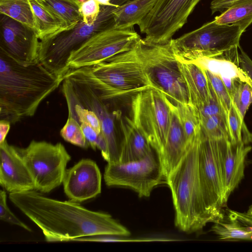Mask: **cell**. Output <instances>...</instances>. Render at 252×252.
<instances>
[{"mask_svg":"<svg viewBox=\"0 0 252 252\" xmlns=\"http://www.w3.org/2000/svg\"><path fill=\"white\" fill-rule=\"evenodd\" d=\"M200 131L188 143L176 167L166 179L175 211V225L186 233L201 230L213 220L205 204L199 178Z\"/></svg>","mask_w":252,"mask_h":252,"instance_id":"obj_3","label":"cell"},{"mask_svg":"<svg viewBox=\"0 0 252 252\" xmlns=\"http://www.w3.org/2000/svg\"><path fill=\"white\" fill-rule=\"evenodd\" d=\"M128 0H112L109 5H101L95 22L92 25L81 19L73 28L64 30L40 40L38 61L51 72L63 77L70 70L71 54L95 34L115 27L114 10Z\"/></svg>","mask_w":252,"mask_h":252,"instance_id":"obj_4","label":"cell"},{"mask_svg":"<svg viewBox=\"0 0 252 252\" xmlns=\"http://www.w3.org/2000/svg\"><path fill=\"white\" fill-rule=\"evenodd\" d=\"M33 14L39 40L64 31L63 24L53 10L42 0H29Z\"/></svg>","mask_w":252,"mask_h":252,"instance_id":"obj_24","label":"cell"},{"mask_svg":"<svg viewBox=\"0 0 252 252\" xmlns=\"http://www.w3.org/2000/svg\"><path fill=\"white\" fill-rule=\"evenodd\" d=\"M201 0H157L138 25L146 41L156 44L169 42Z\"/></svg>","mask_w":252,"mask_h":252,"instance_id":"obj_13","label":"cell"},{"mask_svg":"<svg viewBox=\"0 0 252 252\" xmlns=\"http://www.w3.org/2000/svg\"><path fill=\"white\" fill-rule=\"evenodd\" d=\"M11 124L8 121L0 120V143L6 139V137L9 132Z\"/></svg>","mask_w":252,"mask_h":252,"instance_id":"obj_39","label":"cell"},{"mask_svg":"<svg viewBox=\"0 0 252 252\" xmlns=\"http://www.w3.org/2000/svg\"><path fill=\"white\" fill-rule=\"evenodd\" d=\"M130 29L115 27L100 32L73 52L68 59L70 69L92 66L129 50L140 38Z\"/></svg>","mask_w":252,"mask_h":252,"instance_id":"obj_12","label":"cell"},{"mask_svg":"<svg viewBox=\"0 0 252 252\" xmlns=\"http://www.w3.org/2000/svg\"><path fill=\"white\" fill-rule=\"evenodd\" d=\"M135 44L128 51L90 66L95 76L96 86L104 97L117 99L155 89L145 72Z\"/></svg>","mask_w":252,"mask_h":252,"instance_id":"obj_5","label":"cell"},{"mask_svg":"<svg viewBox=\"0 0 252 252\" xmlns=\"http://www.w3.org/2000/svg\"><path fill=\"white\" fill-rule=\"evenodd\" d=\"M10 201L42 231L47 242H68L92 235L128 236L125 226L105 213L72 200L49 198L35 190L10 193Z\"/></svg>","mask_w":252,"mask_h":252,"instance_id":"obj_1","label":"cell"},{"mask_svg":"<svg viewBox=\"0 0 252 252\" xmlns=\"http://www.w3.org/2000/svg\"><path fill=\"white\" fill-rule=\"evenodd\" d=\"M100 10V5L94 0H86L80 6L82 21L88 25L96 20Z\"/></svg>","mask_w":252,"mask_h":252,"instance_id":"obj_36","label":"cell"},{"mask_svg":"<svg viewBox=\"0 0 252 252\" xmlns=\"http://www.w3.org/2000/svg\"><path fill=\"white\" fill-rule=\"evenodd\" d=\"M200 122L202 133L208 138L217 141L229 139L227 117L225 115L212 116L200 119Z\"/></svg>","mask_w":252,"mask_h":252,"instance_id":"obj_30","label":"cell"},{"mask_svg":"<svg viewBox=\"0 0 252 252\" xmlns=\"http://www.w3.org/2000/svg\"><path fill=\"white\" fill-rule=\"evenodd\" d=\"M169 129L160 159L166 179L184 155L188 145L176 104L171 101Z\"/></svg>","mask_w":252,"mask_h":252,"instance_id":"obj_19","label":"cell"},{"mask_svg":"<svg viewBox=\"0 0 252 252\" xmlns=\"http://www.w3.org/2000/svg\"><path fill=\"white\" fill-rule=\"evenodd\" d=\"M227 124L229 139L231 143L244 142L246 145L252 143V133L250 132L245 121L241 119L232 104L227 115Z\"/></svg>","mask_w":252,"mask_h":252,"instance_id":"obj_29","label":"cell"},{"mask_svg":"<svg viewBox=\"0 0 252 252\" xmlns=\"http://www.w3.org/2000/svg\"><path fill=\"white\" fill-rule=\"evenodd\" d=\"M211 85V84H210ZM211 94L209 99L206 103L198 109L197 112L199 120L212 116L224 115L227 116L211 85Z\"/></svg>","mask_w":252,"mask_h":252,"instance_id":"obj_34","label":"cell"},{"mask_svg":"<svg viewBox=\"0 0 252 252\" xmlns=\"http://www.w3.org/2000/svg\"><path fill=\"white\" fill-rule=\"evenodd\" d=\"M157 0H128L114 11L115 28L130 29L139 25L150 12Z\"/></svg>","mask_w":252,"mask_h":252,"instance_id":"obj_23","label":"cell"},{"mask_svg":"<svg viewBox=\"0 0 252 252\" xmlns=\"http://www.w3.org/2000/svg\"><path fill=\"white\" fill-rule=\"evenodd\" d=\"M214 20L220 24L238 26L244 32L252 23V0H243L233 4Z\"/></svg>","mask_w":252,"mask_h":252,"instance_id":"obj_25","label":"cell"},{"mask_svg":"<svg viewBox=\"0 0 252 252\" xmlns=\"http://www.w3.org/2000/svg\"><path fill=\"white\" fill-rule=\"evenodd\" d=\"M171 101L159 91L150 88L133 95L130 117L160 158L171 118Z\"/></svg>","mask_w":252,"mask_h":252,"instance_id":"obj_8","label":"cell"},{"mask_svg":"<svg viewBox=\"0 0 252 252\" xmlns=\"http://www.w3.org/2000/svg\"><path fill=\"white\" fill-rule=\"evenodd\" d=\"M243 0H212L210 4L212 14L223 12L233 4Z\"/></svg>","mask_w":252,"mask_h":252,"instance_id":"obj_38","label":"cell"},{"mask_svg":"<svg viewBox=\"0 0 252 252\" xmlns=\"http://www.w3.org/2000/svg\"><path fill=\"white\" fill-rule=\"evenodd\" d=\"M86 0H75V1L80 5L82 3Z\"/></svg>","mask_w":252,"mask_h":252,"instance_id":"obj_41","label":"cell"},{"mask_svg":"<svg viewBox=\"0 0 252 252\" xmlns=\"http://www.w3.org/2000/svg\"><path fill=\"white\" fill-rule=\"evenodd\" d=\"M239 64L252 82V60L240 46L239 47Z\"/></svg>","mask_w":252,"mask_h":252,"instance_id":"obj_37","label":"cell"},{"mask_svg":"<svg viewBox=\"0 0 252 252\" xmlns=\"http://www.w3.org/2000/svg\"><path fill=\"white\" fill-rule=\"evenodd\" d=\"M222 164L225 185V198L238 186L244 177L245 161L252 147L244 142L231 143L228 139L220 141Z\"/></svg>","mask_w":252,"mask_h":252,"instance_id":"obj_17","label":"cell"},{"mask_svg":"<svg viewBox=\"0 0 252 252\" xmlns=\"http://www.w3.org/2000/svg\"><path fill=\"white\" fill-rule=\"evenodd\" d=\"M135 47L154 88L175 104H188L186 85L170 40L164 44H156L140 38Z\"/></svg>","mask_w":252,"mask_h":252,"instance_id":"obj_6","label":"cell"},{"mask_svg":"<svg viewBox=\"0 0 252 252\" xmlns=\"http://www.w3.org/2000/svg\"><path fill=\"white\" fill-rule=\"evenodd\" d=\"M175 104L186 139L189 143L201 130L197 112L189 103Z\"/></svg>","mask_w":252,"mask_h":252,"instance_id":"obj_31","label":"cell"},{"mask_svg":"<svg viewBox=\"0 0 252 252\" xmlns=\"http://www.w3.org/2000/svg\"><path fill=\"white\" fill-rule=\"evenodd\" d=\"M205 71L212 89L227 116L232 105L229 91L220 75L208 70H205Z\"/></svg>","mask_w":252,"mask_h":252,"instance_id":"obj_33","label":"cell"},{"mask_svg":"<svg viewBox=\"0 0 252 252\" xmlns=\"http://www.w3.org/2000/svg\"><path fill=\"white\" fill-rule=\"evenodd\" d=\"M211 231L220 240H252V214L222 209L221 216L214 222Z\"/></svg>","mask_w":252,"mask_h":252,"instance_id":"obj_18","label":"cell"},{"mask_svg":"<svg viewBox=\"0 0 252 252\" xmlns=\"http://www.w3.org/2000/svg\"><path fill=\"white\" fill-rule=\"evenodd\" d=\"M62 184L64 191L70 200L83 202L101 192V173L94 161L82 159L66 170Z\"/></svg>","mask_w":252,"mask_h":252,"instance_id":"obj_15","label":"cell"},{"mask_svg":"<svg viewBox=\"0 0 252 252\" xmlns=\"http://www.w3.org/2000/svg\"><path fill=\"white\" fill-rule=\"evenodd\" d=\"M104 179L108 186L129 188L140 197H149L156 187L166 184L160 158L154 149L139 160L108 163Z\"/></svg>","mask_w":252,"mask_h":252,"instance_id":"obj_10","label":"cell"},{"mask_svg":"<svg viewBox=\"0 0 252 252\" xmlns=\"http://www.w3.org/2000/svg\"><path fill=\"white\" fill-rule=\"evenodd\" d=\"M232 104L244 121L246 112L252 104V84L240 78L233 80L230 92Z\"/></svg>","mask_w":252,"mask_h":252,"instance_id":"obj_28","label":"cell"},{"mask_svg":"<svg viewBox=\"0 0 252 252\" xmlns=\"http://www.w3.org/2000/svg\"><path fill=\"white\" fill-rule=\"evenodd\" d=\"M63 79L38 60L22 64L0 49V120L11 125L32 117Z\"/></svg>","mask_w":252,"mask_h":252,"instance_id":"obj_2","label":"cell"},{"mask_svg":"<svg viewBox=\"0 0 252 252\" xmlns=\"http://www.w3.org/2000/svg\"><path fill=\"white\" fill-rule=\"evenodd\" d=\"M122 136L121 162L140 160L153 149L144 136L133 124L129 117L119 119Z\"/></svg>","mask_w":252,"mask_h":252,"instance_id":"obj_22","label":"cell"},{"mask_svg":"<svg viewBox=\"0 0 252 252\" xmlns=\"http://www.w3.org/2000/svg\"><path fill=\"white\" fill-rule=\"evenodd\" d=\"M60 134L65 141L73 145L82 148H87L90 146L80 125L72 117H68L60 131Z\"/></svg>","mask_w":252,"mask_h":252,"instance_id":"obj_32","label":"cell"},{"mask_svg":"<svg viewBox=\"0 0 252 252\" xmlns=\"http://www.w3.org/2000/svg\"><path fill=\"white\" fill-rule=\"evenodd\" d=\"M239 46L218 56L200 57L188 63L195 64L204 70L217 74L222 80L238 78L252 84L250 79L239 66Z\"/></svg>","mask_w":252,"mask_h":252,"instance_id":"obj_20","label":"cell"},{"mask_svg":"<svg viewBox=\"0 0 252 252\" xmlns=\"http://www.w3.org/2000/svg\"><path fill=\"white\" fill-rule=\"evenodd\" d=\"M62 21L64 30L74 28L82 19L80 5L75 0H42Z\"/></svg>","mask_w":252,"mask_h":252,"instance_id":"obj_27","label":"cell"},{"mask_svg":"<svg viewBox=\"0 0 252 252\" xmlns=\"http://www.w3.org/2000/svg\"><path fill=\"white\" fill-rule=\"evenodd\" d=\"M243 32L238 26L220 24L213 20L170 42L177 60L188 63L200 57L218 56L240 46Z\"/></svg>","mask_w":252,"mask_h":252,"instance_id":"obj_7","label":"cell"},{"mask_svg":"<svg viewBox=\"0 0 252 252\" xmlns=\"http://www.w3.org/2000/svg\"><path fill=\"white\" fill-rule=\"evenodd\" d=\"M15 148L32 177L35 190L48 193L62 184L71 156L61 143L32 140L25 148Z\"/></svg>","mask_w":252,"mask_h":252,"instance_id":"obj_9","label":"cell"},{"mask_svg":"<svg viewBox=\"0 0 252 252\" xmlns=\"http://www.w3.org/2000/svg\"><path fill=\"white\" fill-rule=\"evenodd\" d=\"M96 1L99 4L101 5H111L112 2V0H94Z\"/></svg>","mask_w":252,"mask_h":252,"instance_id":"obj_40","label":"cell"},{"mask_svg":"<svg viewBox=\"0 0 252 252\" xmlns=\"http://www.w3.org/2000/svg\"><path fill=\"white\" fill-rule=\"evenodd\" d=\"M220 141L208 138L201 130L198 151L199 178L206 208L213 222L220 216L227 202Z\"/></svg>","mask_w":252,"mask_h":252,"instance_id":"obj_11","label":"cell"},{"mask_svg":"<svg viewBox=\"0 0 252 252\" xmlns=\"http://www.w3.org/2000/svg\"><path fill=\"white\" fill-rule=\"evenodd\" d=\"M178 62L189 94L188 103L197 110L211 96V85L205 71L194 63Z\"/></svg>","mask_w":252,"mask_h":252,"instance_id":"obj_21","label":"cell"},{"mask_svg":"<svg viewBox=\"0 0 252 252\" xmlns=\"http://www.w3.org/2000/svg\"><path fill=\"white\" fill-rule=\"evenodd\" d=\"M0 29V50L22 64L38 60L40 40L34 30L2 14Z\"/></svg>","mask_w":252,"mask_h":252,"instance_id":"obj_14","label":"cell"},{"mask_svg":"<svg viewBox=\"0 0 252 252\" xmlns=\"http://www.w3.org/2000/svg\"><path fill=\"white\" fill-rule=\"evenodd\" d=\"M0 220L11 224L16 225L31 232L32 229L20 220L9 209L6 203V194L4 190L0 191Z\"/></svg>","mask_w":252,"mask_h":252,"instance_id":"obj_35","label":"cell"},{"mask_svg":"<svg viewBox=\"0 0 252 252\" xmlns=\"http://www.w3.org/2000/svg\"><path fill=\"white\" fill-rule=\"evenodd\" d=\"M0 13L34 30L36 27L29 0H0Z\"/></svg>","mask_w":252,"mask_h":252,"instance_id":"obj_26","label":"cell"},{"mask_svg":"<svg viewBox=\"0 0 252 252\" xmlns=\"http://www.w3.org/2000/svg\"><path fill=\"white\" fill-rule=\"evenodd\" d=\"M248 212L252 214V204L250 206Z\"/></svg>","mask_w":252,"mask_h":252,"instance_id":"obj_42","label":"cell"},{"mask_svg":"<svg viewBox=\"0 0 252 252\" xmlns=\"http://www.w3.org/2000/svg\"><path fill=\"white\" fill-rule=\"evenodd\" d=\"M0 184L9 193L35 190L32 177L15 146L0 143Z\"/></svg>","mask_w":252,"mask_h":252,"instance_id":"obj_16","label":"cell"}]
</instances>
